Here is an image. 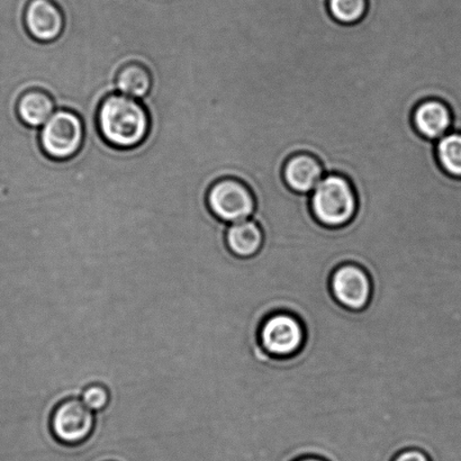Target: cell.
Returning <instances> with one entry per match:
<instances>
[{
  "label": "cell",
  "mask_w": 461,
  "mask_h": 461,
  "mask_svg": "<svg viewBox=\"0 0 461 461\" xmlns=\"http://www.w3.org/2000/svg\"><path fill=\"white\" fill-rule=\"evenodd\" d=\"M96 121L104 141L121 150L141 146L150 131V116L143 103L120 93L103 99Z\"/></svg>",
  "instance_id": "6da1fadb"
},
{
  "label": "cell",
  "mask_w": 461,
  "mask_h": 461,
  "mask_svg": "<svg viewBox=\"0 0 461 461\" xmlns=\"http://www.w3.org/2000/svg\"><path fill=\"white\" fill-rule=\"evenodd\" d=\"M310 205L314 219L323 227H345L357 212L355 189L343 176L327 174L310 194Z\"/></svg>",
  "instance_id": "7a4b0ae2"
},
{
  "label": "cell",
  "mask_w": 461,
  "mask_h": 461,
  "mask_svg": "<svg viewBox=\"0 0 461 461\" xmlns=\"http://www.w3.org/2000/svg\"><path fill=\"white\" fill-rule=\"evenodd\" d=\"M39 140L41 149L50 159L69 160L84 146V121L75 112L57 110L40 129Z\"/></svg>",
  "instance_id": "3957f363"
},
{
  "label": "cell",
  "mask_w": 461,
  "mask_h": 461,
  "mask_svg": "<svg viewBox=\"0 0 461 461\" xmlns=\"http://www.w3.org/2000/svg\"><path fill=\"white\" fill-rule=\"evenodd\" d=\"M96 426V415L75 396L62 400L50 417L53 439L62 446L78 447L90 439Z\"/></svg>",
  "instance_id": "277c9868"
},
{
  "label": "cell",
  "mask_w": 461,
  "mask_h": 461,
  "mask_svg": "<svg viewBox=\"0 0 461 461\" xmlns=\"http://www.w3.org/2000/svg\"><path fill=\"white\" fill-rule=\"evenodd\" d=\"M206 203L211 213L225 224L251 219L256 210L252 192L235 178L216 180L207 192Z\"/></svg>",
  "instance_id": "5b68a950"
},
{
  "label": "cell",
  "mask_w": 461,
  "mask_h": 461,
  "mask_svg": "<svg viewBox=\"0 0 461 461\" xmlns=\"http://www.w3.org/2000/svg\"><path fill=\"white\" fill-rule=\"evenodd\" d=\"M305 332L300 320L289 313H275L259 329L262 350L275 358L296 355L304 345Z\"/></svg>",
  "instance_id": "8992f818"
},
{
  "label": "cell",
  "mask_w": 461,
  "mask_h": 461,
  "mask_svg": "<svg viewBox=\"0 0 461 461\" xmlns=\"http://www.w3.org/2000/svg\"><path fill=\"white\" fill-rule=\"evenodd\" d=\"M330 286L334 300L347 310H364L372 298V280L361 267L354 264L338 267Z\"/></svg>",
  "instance_id": "52a82bcc"
},
{
  "label": "cell",
  "mask_w": 461,
  "mask_h": 461,
  "mask_svg": "<svg viewBox=\"0 0 461 461\" xmlns=\"http://www.w3.org/2000/svg\"><path fill=\"white\" fill-rule=\"evenodd\" d=\"M24 25L32 39L50 43L62 35L66 17L53 0H29L24 11Z\"/></svg>",
  "instance_id": "ba28073f"
},
{
  "label": "cell",
  "mask_w": 461,
  "mask_h": 461,
  "mask_svg": "<svg viewBox=\"0 0 461 461\" xmlns=\"http://www.w3.org/2000/svg\"><path fill=\"white\" fill-rule=\"evenodd\" d=\"M325 175L323 166L309 153L292 156L283 169L285 184L291 191L302 195H310Z\"/></svg>",
  "instance_id": "9c48e42d"
},
{
  "label": "cell",
  "mask_w": 461,
  "mask_h": 461,
  "mask_svg": "<svg viewBox=\"0 0 461 461\" xmlns=\"http://www.w3.org/2000/svg\"><path fill=\"white\" fill-rule=\"evenodd\" d=\"M413 125L421 137L438 141L453 128L449 107L439 99H427L419 104L413 113Z\"/></svg>",
  "instance_id": "30bf717a"
},
{
  "label": "cell",
  "mask_w": 461,
  "mask_h": 461,
  "mask_svg": "<svg viewBox=\"0 0 461 461\" xmlns=\"http://www.w3.org/2000/svg\"><path fill=\"white\" fill-rule=\"evenodd\" d=\"M16 111L23 124L32 129H41L57 111V106L51 95L35 88L21 95Z\"/></svg>",
  "instance_id": "8fae6325"
},
{
  "label": "cell",
  "mask_w": 461,
  "mask_h": 461,
  "mask_svg": "<svg viewBox=\"0 0 461 461\" xmlns=\"http://www.w3.org/2000/svg\"><path fill=\"white\" fill-rule=\"evenodd\" d=\"M262 243L264 233L252 219L229 224L225 230V244L235 257L251 258L260 251Z\"/></svg>",
  "instance_id": "7c38bea8"
},
{
  "label": "cell",
  "mask_w": 461,
  "mask_h": 461,
  "mask_svg": "<svg viewBox=\"0 0 461 461\" xmlns=\"http://www.w3.org/2000/svg\"><path fill=\"white\" fill-rule=\"evenodd\" d=\"M152 76L140 62H128L120 68L115 78L116 93L142 101L150 94Z\"/></svg>",
  "instance_id": "4fadbf2b"
},
{
  "label": "cell",
  "mask_w": 461,
  "mask_h": 461,
  "mask_svg": "<svg viewBox=\"0 0 461 461\" xmlns=\"http://www.w3.org/2000/svg\"><path fill=\"white\" fill-rule=\"evenodd\" d=\"M437 159L441 169L461 179V133L449 132L436 143Z\"/></svg>",
  "instance_id": "5bb4252c"
},
{
  "label": "cell",
  "mask_w": 461,
  "mask_h": 461,
  "mask_svg": "<svg viewBox=\"0 0 461 461\" xmlns=\"http://www.w3.org/2000/svg\"><path fill=\"white\" fill-rule=\"evenodd\" d=\"M330 15L343 25L360 22L367 13L368 0H327Z\"/></svg>",
  "instance_id": "9a60e30c"
},
{
  "label": "cell",
  "mask_w": 461,
  "mask_h": 461,
  "mask_svg": "<svg viewBox=\"0 0 461 461\" xmlns=\"http://www.w3.org/2000/svg\"><path fill=\"white\" fill-rule=\"evenodd\" d=\"M81 401L93 412H102L111 403V392L101 383L89 384L81 392Z\"/></svg>",
  "instance_id": "2e32d148"
},
{
  "label": "cell",
  "mask_w": 461,
  "mask_h": 461,
  "mask_svg": "<svg viewBox=\"0 0 461 461\" xmlns=\"http://www.w3.org/2000/svg\"><path fill=\"white\" fill-rule=\"evenodd\" d=\"M393 461H430V459L421 450L408 449L401 451Z\"/></svg>",
  "instance_id": "e0dca14e"
},
{
  "label": "cell",
  "mask_w": 461,
  "mask_h": 461,
  "mask_svg": "<svg viewBox=\"0 0 461 461\" xmlns=\"http://www.w3.org/2000/svg\"><path fill=\"white\" fill-rule=\"evenodd\" d=\"M296 461H327V460L316 458V457H304V458L298 459Z\"/></svg>",
  "instance_id": "ac0fdd59"
}]
</instances>
